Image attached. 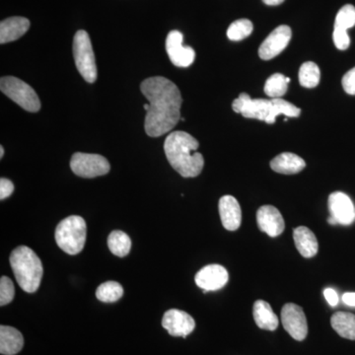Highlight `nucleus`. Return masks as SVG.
I'll use <instances>...</instances> for the list:
<instances>
[{
  "instance_id": "obj_1",
  "label": "nucleus",
  "mask_w": 355,
  "mask_h": 355,
  "mask_svg": "<svg viewBox=\"0 0 355 355\" xmlns=\"http://www.w3.org/2000/svg\"><path fill=\"white\" fill-rule=\"evenodd\" d=\"M140 91L150 105L144 121L147 135L158 137L171 132L181 120L183 103L176 84L165 77H149L140 84Z\"/></svg>"
},
{
  "instance_id": "obj_2",
  "label": "nucleus",
  "mask_w": 355,
  "mask_h": 355,
  "mask_svg": "<svg viewBox=\"0 0 355 355\" xmlns=\"http://www.w3.org/2000/svg\"><path fill=\"white\" fill-rule=\"evenodd\" d=\"M198 146V140L186 132L170 133L166 139V157L182 177L195 178L202 173L205 160L202 154L197 153Z\"/></svg>"
},
{
  "instance_id": "obj_3",
  "label": "nucleus",
  "mask_w": 355,
  "mask_h": 355,
  "mask_svg": "<svg viewBox=\"0 0 355 355\" xmlns=\"http://www.w3.org/2000/svg\"><path fill=\"white\" fill-rule=\"evenodd\" d=\"M232 108L244 118L256 119L270 125L275 123L279 114H284L288 118H297L301 114L300 109L282 98L272 100L252 99L246 93H241L233 101Z\"/></svg>"
},
{
  "instance_id": "obj_4",
  "label": "nucleus",
  "mask_w": 355,
  "mask_h": 355,
  "mask_svg": "<svg viewBox=\"0 0 355 355\" xmlns=\"http://www.w3.org/2000/svg\"><path fill=\"white\" fill-rule=\"evenodd\" d=\"M10 266L21 288L28 293L38 291L44 275L43 263L27 246H19L10 254Z\"/></svg>"
},
{
  "instance_id": "obj_5",
  "label": "nucleus",
  "mask_w": 355,
  "mask_h": 355,
  "mask_svg": "<svg viewBox=\"0 0 355 355\" xmlns=\"http://www.w3.org/2000/svg\"><path fill=\"white\" fill-rule=\"evenodd\" d=\"M87 226L83 217L71 216L60 222L55 229L58 246L69 254H77L85 246Z\"/></svg>"
},
{
  "instance_id": "obj_6",
  "label": "nucleus",
  "mask_w": 355,
  "mask_h": 355,
  "mask_svg": "<svg viewBox=\"0 0 355 355\" xmlns=\"http://www.w3.org/2000/svg\"><path fill=\"white\" fill-rule=\"evenodd\" d=\"M0 90L25 111L37 113L41 109V101L36 91L17 77H2L0 79Z\"/></svg>"
},
{
  "instance_id": "obj_7",
  "label": "nucleus",
  "mask_w": 355,
  "mask_h": 355,
  "mask_svg": "<svg viewBox=\"0 0 355 355\" xmlns=\"http://www.w3.org/2000/svg\"><path fill=\"white\" fill-rule=\"evenodd\" d=\"M73 58L81 76L88 83H94L98 76L97 65L90 37L84 30H79L74 36Z\"/></svg>"
},
{
  "instance_id": "obj_8",
  "label": "nucleus",
  "mask_w": 355,
  "mask_h": 355,
  "mask_svg": "<svg viewBox=\"0 0 355 355\" xmlns=\"http://www.w3.org/2000/svg\"><path fill=\"white\" fill-rule=\"evenodd\" d=\"M72 172L81 178H96L108 174L111 166L104 156L99 154L76 153L70 160Z\"/></svg>"
},
{
  "instance_id": "obj_9",
  "label": "nucleus",
  "mask_w": 355,
  "mask_h": 355,
  "mask_svg": "<svg viewBox=\"0 0 355 355\" xmlns=\"http://www.w3.org/2000/svg\"><path fill=\"white\" fill-rule=\"evenodd\" d=\"M282 323L294 340H305L308 334L307 320L300 306L287 303L282 310Z\"/></svg>"
},
{
  "instance_id": "obj_10",
  "label": "nucleus",
  "mask_w": 355,
  "mask_h": 355,
  "mask_svg": "<svg viewBox=\"0 0 355 355\" xmlns=\"http://www.w3.org/2000/svg\"><path fill=\"white\" fill-rule=\"evenodd\" d=\"M183 39L181 32L177 30L170 32L166 39V51L173 64L184 69L195 62L196 51L191 46H184Z\"/></svg>"
},
{
  "instance_id": "obj_11",
  "label": "nucleus",
  "mask_w": 355,
  "mask_h": 355,
  "mask_svg": "<svg viewBox=\"0 0 355 355\" xmlns=\"http://www.w3.org/2000/svg\"><path fill=\"white\" fill-rule=\"evenodd\" d=\"M291 39V27L282 25L273 30L259 49V55L263 60H270L277 57L284 51Z\"/></svg>"
},
{
  "instance_id": "obj_12",
  "label": "nucleus",
  "mask_w": 355,
  "mask_h": 355,
  "mask_svg": "<svg viewBox=\"0 0 355 355\" xmlns=\"http://www.w3.org/2000/svg\"><path fill=\"white\" fill-rule=\"evenodd\" d=\"M162 326L170 336L186 338L193 333L196 328L193 318L184 311L171 309L165 313Z\"/></svg>"
},
{
  "instance_id": "obj_13",
  "label": "nucleus",
  "mask_w": 355,
  "mask_h": 355,
  "mask_svg": "<svg viewBox=\"0 0 355 355\" xmlns=\"http://www.w3.org/2000/svg\"><path fill=\"white\" fill-rule=\"evenodd\" d=\"M229 279L228 272L220 265H209L205 266L196 275L195 280L197 286L205 291H219L226 286Z\"/></svg>"
},
{
  "instance_id": "obj_14",
  "label": "nucleus",
  "mask_w": 355,
  "mask_h": 355,
  "mask_svg": "<svg viewBox=\"0 0 355 355\" xmlns=\"http://www.w3.org/2000/svg\"><path fill=\"white\" fill-rule=\"evenodd\" d=\"M331 216L340 225H350L355 220V207L349 196L336 191L329 197Z\"/></svg>"
},
{
  "instance_id": "obj_15",
  "label": "nucleus",
  "mask_w": 355,
  "mask_h": 355,
  "mask_svg": "<svg viewBox=\"0 0 355 355\" xmlns=\"http://www.w3.org/2000/svg\"><path fill=\"white\" fill-rule=\"evenodd\" d=\"M257 223L261 231L270 237H277L284 232L286 224L279 210L272 205H263L257 212Z\"/></svg>"
},
{
  "instance_id": "obj_16",
  "label": "nucleus",
  "mask_w": 355,
  "mask_h": 355,
  "mask_svg": "<svg viewBox=\"0 0 355 355\" xmlns=\"http://www.w3.org/2000/svg\"><path fill=\"white\" fill-rule=\"evenodd\" d=\"M219 214L222 225L229 231H236L241 225L242 211L239 202L232 196H224L219 200Z\"/></svg>"
},
{
  "instance_id": "obj_17",
  "label": "nucleus",
  "mask_w": 355,
  "mask_h": 355,
  "mask_svg": "<svg viewBox=\"0 0 355 355\" xmlns=\"http://www.w3.org/2000/svg\"><path fill=\"white\" fill-rule=\"evenodd\" d=\"M30 28V21L25 17H10L0 23V44L16 41L24 36Z\"/></svg>"
},
{
  "instance_id": "obj_18",
  "label": "nucleus",
  "mask_w": 355,
  "mask_h": 355,
  "mask_svg": "<svg viewBox=\"0 0 355 355\" xmlns=\"http://www.w3.org/2000/svg\"><path fill=\"white\" fill-rule=\"evenodd\" d=\"M293 239L295 242L296 249L301 256L306 259L313 258L316 256L319 245L314 233L305 226L294 229Z\"/></svg>"
},
{
  "instance_id": "obj_19",
  "label": "nucleus",
  "mask_w": 355,
  "mask_h": 355,
  "mask_svg": "<svg viewBox=\"0 0 355 355\" xmlns=\"http://www.w3.org/2000/svg\"><path fill=\"white\" fill-rule=\"evenodd\" d=\"M24 345V338L17 329L12 327H0V354L15 355L19 354Z\"/></svg>"
},
{
  "instance_id": "obj_20",
  "label": "nucleus",
  "mask_w": 355,
  "mask_h": 355,
  "mask_svg": "<svg viewBox=\"0 0 355 355\" xmlns=\"http://www.w3.org/2000/svg\"><path fill=\"white\" fill-rule=\"evenodd\" d=\"M273 171L279 174H297L306 167L305 161L300 156L291 153L279 154L270 162Z\"/></svg>"
},
{
  "instance_id": "obj_21",
  "label": "nucleus",
  "mask_w": 355,
  "mask_h": 355,
  "mask_svg": "<svg viewBox=\"0 0 355 355\" xmlns=\"http://www.w3.org/2000/svg\"><path fill=\"white\" fill-rule=\"evenodd\" d=\"M253 315L257 326L263 330L275 331L279 327V318L266 301L258 300L254 302Z\"/></svg>"
},
{
  "instance_id": "obj_22",
  "label": "nucleus",
  "mask_w": 355,
  "mask_h": 355,
  "mask_svg": "<svg viewBox=\"0 0 355 355\" xmlns=\"http://www.w3.org/2000/svg\"><path fill=\"white\" fill-rule=\"evenodd\" d=\"M331 327L343 338L355 340V315L347 312H336L331 316Z\"/></svg>"
},
{
  "instance_id": "obj_23",
  "label": "nucleus",
  "mask_w": 355,
  "mask_h": 355,
  "mask_svg": "<svg viewBox=\"0 0 355 355\" xmlns=\"http://www.w3.org/2000/svg\"><path fill=\"white\" fill-rule=\"evenodd\" d=\"M108 247L114 256L123 258L128 256L132 249V240L123 231H113L108 238Z\"/></svg>"
},
{
  "instance_id": "obj_24",
  "label": "nucleus",
  "mask_w": 355,
  "mask_h": 355,
  "mask_svg": "<svg viewBox=\"0 0 355 355\" xmlns=\"http://www.w3.org/2000/svg\"><path fill=\"white\" fill-rule=\"evenodd\" d=\"M291 83L289 77L284 76L282 73H275L268 77L265 84V92L268 97L272 99H279L286 95L288 83Z\"/></svg>"
},
{
  "instance_id": "obj_25",
  "label": "nucleus",
  "mask_w": 355,
  "mask_h": 355,
  "mask_svg": "<svg viewBox=\"0 0 355 355\" xmlns=\"http://www.w3.org/2000/svg\"><path fill=\"white\" fill-rule=\"evenodd\" d=\"M321 71L315 62H307L301 65L299 70V83L303 87L314 88L320 83Z\"/></svg>"
},
{
  "instance_id": "obj_26",
  "label": "nucleus",
  "mask_w": 355,
  "mask_h": 355,
  "mask_svg": "<svg viewBox=\"0 0 355 355\" xmlns=\"http://www.w3.org/2000/svg\"><path fill=\"white\" fill-rule=\"evenodd\" d=\"M123 295V288L119 282H107L98 287L96 297L105 303H113L120 300Z\"/></svg>"
},
{
  "instance_id": "obj_27",
  "label": "nucleus",
  "mask_w": 355,
  "mask_h": 355,
  "mask_svg": "<svg viewBox=\"0 0 355 355\" xmlns=\"http://www.w3.org/2000/svg\"><path fill=\"white\" fill-rule=\"evenodd\" d=\"M253 23L248 19H240L235 21L229 26L227 37L231 41H242L246 39L253 32Z\"/></svg>"
},
{
  "instance_id": "obj_28",
  "label": "nucleus",
  "mask_w": 355,
  "mask_h": 355,
  "mask_svg": "<svg viewBox=\"0 0 355 355\" xmlns=\"http://www.w3.org/2000/svg\"><path fill=\"white\" fill-rule=\"evenodd\" d=\"M355 26V7L352 4H347L340 9L336 14L335 21V30L347 32V30Z\"/></svg>"
},
{
  "instance_id": "obj_29",
  "label": "nucleus",
  "mask_w": 355,
  "mask_h": 355,
  "mask_svg": "<svg viewBox=\"0 0 355 355\" xmlns=\"http://www.w3.org/2000/svg\"><path fill=\"white\" fill-rule=\"evenodd\" d=\"M15 295V288L12 280L7 277H2L0 279V305L6 306L12 302Z\"/></svg>"
},
{
  "instance_id": "obj_30",
  "label": "nucleus",
  "mask_w": 355,
  "mask_h": 355,
  "mask_svg": "<svg viewBox=\"0 0 355 355\" xmlns=\"http://www.w3.org/2000/svg\"><path fill=\"white\" fill-rule=\"evenodd\" d=\"M333 39L334 43H335L336 46L338 50L345 51L349 49L350 39L347 32L334 29Z\"/></svg>"
},
{
  "instance_id": "obj_31",
  "label": "nucleus",
  "mask_w": 355,
  "mask_h": 355,
  "mask_svg": "<svg viewBox=\"0 0 355 355\" xmlns=\"http://www.w3.org/2000/svg\"><path fill=\"white\" fill-rule=\"evenodd\" d=\"M343 87L349 95H355V67L343 77Z\"/></svg>"
},
{
  "instance_id": "obj_32",
  "label": "nucleus",
  "mask_w": 355,
  "mask_h": 355,
  "mask_svg": "<svg viewBox=\"0 0 355 355\" xmlns=\"http://www.w3.org/2000/svg\"><path fill=\"white\" fill-rule=\"evenodd\" d=\"M14 191V184L8 179L1 178L0 180V200H3L10 197Z\"/></svg>"
},
{
  "instance_id": "obj_33",
  "label": "nucleus",
  "mask_w": 355,
  "mask_h": 355,
  "mask_svg": "<svg viewBox=\"0 0 355 355\" xmlns=\"http://www.w3.org/2000/svg\"><path fill=\"white\" fill-rule=\"evenodd\" d=\"M324 298H326V300L328 301L329 304L331 306V307H335V306L338 304V293H336V291H334L333 288L324 289Z\"/></svg>"
},
{
  "instance_id": "obj_34",
  "label": "nucleus",
  "mask_w": 355,
  "mask_h": 355,
  "mask_svg": "<svg viewBox=\"0 0 355 355\" xmlns=\"http://www.w3.org/2000/svg\"><path fill=\"white\" fill-rule=\"evenodd\" d=\"M343 301L345 304L355 307V292H347L343 295Z\"/></svg>"
},
{
  "instance_id": "obj_35",
  "label": "nucleus",
  "mask_w": 355,
  "mask_h": 355,
  "mask_svg": "<svg viewBox=\"0 0 355 355\" xmlns=\"http://www.w3.org/2000/svg\"><path fill=\"white\" fill-rule=\"evenodd\" d=\"M263 1L266 6H275L284 3V0H263Z\"/></svg>"
},
{
  "instance_id": "obj_36",
  "label": "nucleus",
  "mask_w": 355,
  "mask_h": 355,
  "mask_svg": "<svg viewBox=\"0 0 355 355\" xmlns=\"http://www.w3.org/2000/svg\"><path fill=\"white\" fill-rule=\"evenodd\" d=\"M4 155V148L3 146H0V158L3 157Z\"/></svg>"
},
{
  "instance_id": "obj_37",
  "label": "nucleus",
  "mask_w": 355,
  "mask_h": 355,
  "mask_svg": "<svg viewBox=\"0 0 355 355\" xmlns=\"http://www.w3.org/2000/svg\"><path fill=\"white\" fill-rule=\"evenodd\" d=\"M144 108L147 112V111H148L149 109H150V105H149V104H144Z\"/></svg>"
}]
</instances>
